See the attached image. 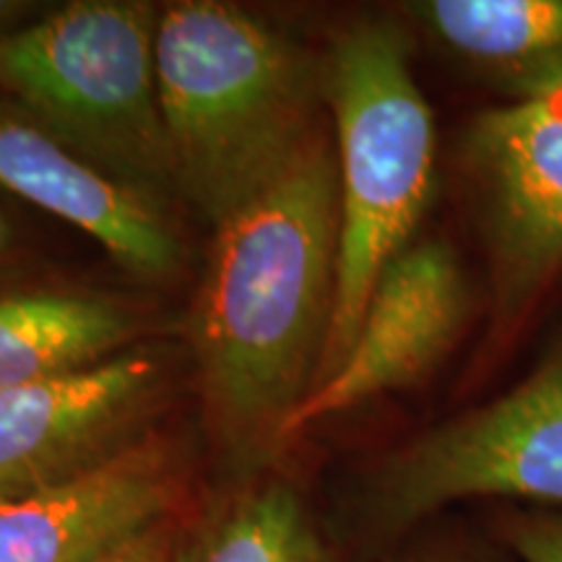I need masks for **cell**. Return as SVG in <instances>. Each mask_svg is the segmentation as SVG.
Listing matches in <instances>:
<instances>
[{
	"label": "cell",
	"instance_id": "6da1fadb",
	"mask_svg": "<svg viewBox=\"0 0 562 562\" xmlns=\"http://www.w3.org/2000/svg\"><path fill=\"white\" fill-rule=\"evenodd\" d=\"M339 269V170L321 136L216 229L188 318L206 435L237 484L277 461L318 378Z\"/></svg>",
	"mask_w": 562,
	"mask_h": 562
},
{
	"label": "cell",
	"instance_id": "7a4b0ae2",
	"mask_svg": "<svg viewBox=\"0 0 562 562\" xmlns=\"http://www.w3.org/2000/svg\"><path fill=\"white\" fill-rule=\"evenodd\" d=\"M157 89L178 199L220 229L326 131L321 55L227 0L159 5Z\"/></svg>",
	"mask_w": 562,
	"mask_h": 562
},
{
	"label": "cell",
	"instance_id": "3957f363",
	"mask_svg": "<svg viewBox=\"0 0 562 562\" xmlns=\"http://www.w3.org/2000/svg\"><path fill=\"white\" fill-rule=\"evenodd\" d=\"M339 170V269L331 331L313 389L347 360L378 279L414 240L435 182L438 133L402 21H351L321 55Z\"/></svg>",
	"mask_w": 562,
	"mask_h": 562
},
{
	"label": "cell",
	"instance_id": "277c9868",
	"mask_svg": "<svg viewBox=\"0 0 562 562\" xmlns=\"http://www.w3.org/2000/svg\"><path fill=\"white\" fill-rule=\"evenodd\" d=\"M159 5H47L0 40V91L97 170L159 206L178 199L157 89Z\"/></svg>",
	"mask_w": 562,
	"mask_h": 562
},
{
	"label": "cell",
	"instance_id": "5b68a950",
	"mask_svg": "<svg viewBox=\"0 0 562 562\" xmlns=\"http://www.w3.org/2000/svg\"><path fill=\"white\" fill-rule=\"evenodd\" d=\"M463 501L562 508V331L513 389L372 463L351 497V529L383 550Z\"/></svg>",
	"mask_w": 562,
	"mask_h": 562
},
{
	"label": "cell",
	"instance_id": "8992f818",
	"mask_svg": "<svg viewBox=\"0 0 562 562\" xmlns=\"http://www.w3.org/2000/svg\"><path fill=\"white\" fill-rule=\"evenodd\" d=\"M461 170L487 256L490 349H510L562 281V89L480 112Z\"/></svg>",
	"mask_w": 562,
	"mask_h": 562
},
{
	"label": "cell",
	"instance_id": "52a82bcc",
	"mask_svg": "<svg viewBox=\"0 0 562 562\" xmlns=\"http://www.w3.org/2000/svg\"><path fill=\"white\" fill-rule=\"evenodd\" d=\"M170 368L151 349L0 391V503L115 461L154 435Z\"/></svg>",
	"mask_w": 562,
	"mask_h": 562
},
{
	"label": "cell",
	"instance_id": "ba28073f",
	"mask_svg": "<svg viewBox=\"0 0 562 562\" xmlns=\"http://www.w3.org/2000/svg\"><path fill=\"white\" fill-rule=\"evenodd\" d=\"M472 281L442 237L412 240L378 279L347 360L294 414L290 435L412 389L451 355L472 315Z\"/></svg>",
	"mask_w": 562,
	"mask_h": 562
},
{
	"label": "cell",
	"instance_id": "9c48e42d",
	"mask_svg": "<svg viewBox=\"0 0 562 562\" xmlns=\"http://www.w3.org/2000/svg\"><path fill=\"white\" fill-rule=\"evenodd\" d=\"M0 188L81 229L131 277L165 281L186 263L165 206L97 170L3 91Z\"/></svg>",
	"mask_w": 562,
	"mask_h": 562
},
{
	"label": "cell",
	"instance_id": "30bf717a",
	"mask_svg": "<svg viewBox=\"0 0 562 562\" xmlns=\"http://www.w3.org/2000/svg\"><path fill=\"white\" fill-rule=\"evenodd\" d=\"M186 495L180 451L154 432L94 472L0 503V562H97Z\"/></svg>",
	"mask_w": 562,
	"mask_h": 562
},
{
	"label": "cell",
	"instance_id": "8fae6325",
	"mask_svg": "<svg viewBox=\"0 0 562 562\" xmlns=\"http://www.w3.org/2000/svg\"><path fill=\"white\" fill-rule=\"evenodd\" d=\"M402 9L508 104L562 89V0H417Z\"/></svg>",
	"mask_w": 562,
	"mask_h": 562
},
{
	"label": "cell",
	"instance_id": "7c38bea8",
	"mask_svg": "<svg viewBox=\"0 0 562 562\" xmlns=\"http://www.w3.org/2000/svg\"><path fill=\"white\" fill-rule=\"evenodd\" d=\"M140 331L138 315L108 294L0 290V391L110 360Z\"/></svg>",
	"mask_w": 562,
	"mask_h": 562
},
{
	"label": "cell",
	"instance_id": "4fadbf2b",
	"mask_svg": "<svg viewBox=\"0 0 562 562\" xmlns=\"http://www.w3.org/2000/svg\"><path fill=\"white\" fill-rule=\"evenodd\" d=\"M175 562H331V554L297 490L258 476L182 526Z\"/></svg>",
	"mask_w": 562,
	"mask_h": 562
},
{
	"label": "cell",
	"instance_id": "5bb4252c",
	"mask_svg": "<svg viewBox=\"0 0 562 562\" xmlns=\"http://www.w3.org/2000/svg\"><path fill=\"white\" fill-rule=\"evenodd\" d=\"M495 537L518 562H562V508H508Z\"/></svg>",
	"mask_w": 562,
	"mask_h": 562
},
{
	"label": "cell",
	"instance_id": "9a60e30c",
	"mask_svg": "<svg viewBox=\"0 0 562 562\" xmlns=\"http://www.w3.org/2000/svg\"><path fill=\"white\" fill-rule=\"evenodd\" d=\"M180 529V516L161 518V521L131 537L128 542L115 547L97 562H175Z\"/></svg>",
	"mask_w": 562,
	"mask_h": 562
},
{
	"label": "cell",
	"instance_id": "2e32d148",
	"mask_svg": "<svg viewBox=\"0 0 562 562\" xmlns=\"http://www.w3.org/2000/svg\"><path fill=\"white\" fill-rule=\"evenodd\" d=\"M391 562H518L505 547L476 544V542H442L427 544L419 550L398 554Z\"/></svg>",
	"mask_w": 562,
	"mask_h": 562
},
{
	"label": "cell",
	"instance_id": "e0dca14e",
	"mask_svg": "<svg viewBox=\"0 0 562 562\" xmlns=\"http://www.w3.org/2000/svg\"><path fill=\"white\" fill-rule=\"evenodd\" d=\"M47 5L32 3V0H0V40L16 32L26 21L37 19Z\"/></svg>",
	"mask_w": 562,
	"mask_h": 562
},
{
	"label": "cell",
	"instance_id": "ac0fdd59",
	"mask_svg": "<svg viewBox=\"0 0 562 562\" xmlns=\"http://www.w3.org/2000/svg\"><path fill=\"white\" fill-rule=\"evenodd\" d=\"M19 250H21L19 232L9 220V214L0 209V279H3L5 273H11L13 266L19 263Z\"/></svg>",
	"mask_w": 562,
	"mask_h": 562
}]
</instances>
